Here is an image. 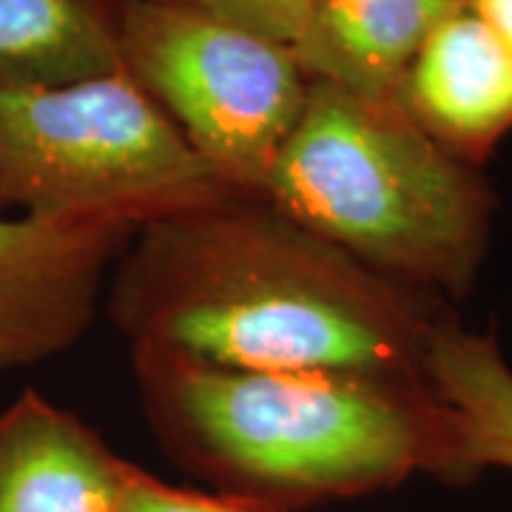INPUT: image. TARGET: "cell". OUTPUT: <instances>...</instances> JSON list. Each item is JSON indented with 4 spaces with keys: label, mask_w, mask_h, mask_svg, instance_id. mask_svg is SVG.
I'll return each mask as SVG.
<instances>
[{
    "label": "cell",
    "mask_w": 512,
    "mask_h": 512,
    "mask_svg": "<svg viewBox=\"0 0 512 512\" xmlns=\"http://www.w3.org/2000/svg\"><path fill=\"white\" fill-rule=\"evenodd\" d=\"M237 197L126 72L0 89V214L143 228Z\"/></svg>",
    "instance_id": "cell-4"
},
{
    "label": "cell",
    "mask_w": 512,
    "mask_h": 512,
    "mask_svg": "<svg viewBox=\"0 0 512 512\" xmlns=\"http://www.w3.org/2000/svg\"><path fill=\"white\" fill-rule=\"evenodd\" d=\"M131 461L29 390L0 413V512H114Z\"/></svg>",
    "instance_id": "cell-8"
},
{
    "label": "cell",
    "mask_w": 512,
    "mask_h": 512,
    "mask_svg": "<svg viewBox=\"0 0 512 512\" xmlns=\"http://www.w3.org/2000/svg\"><path fill=\"white\" fill-rule=\"evenodd\" d=\"M109 313L131 348L205 365L424 379L450 311L271 202L237 197L137 228L111 268Z\"/></svg>",
    "instance_id": "cell-1"
},
{
    "label": "cell",
    "mask_w": 512,
    "mask_h": 512,
    "mask_svg": "<svg viewBox=\"0 0 512 512\" xmlns=\"http://www.w3.org/2000/svg\"><path fill=\"white\" fill-rule=\"evenodd\" d=\"M134 231L117 220L0 214V373L83 339Z\"/></svg>",
    "instance_id": "cell-6"
},
{
    "label": "cell",
    "mask_w": 512,
    "mask_h": 512,
    "mask_svg": "<svg viewBox=\"0 0 512 512\" xmlns=\"http://www.w3.org/2000/svg\"><path fill=\"white\" fill-rule=\"evenodd\" d=\"M376 274L461 299L490 251L495 191L441 151L396 100L311 80L262 191Z\"/></svg>",
    "instance_id": "cell-3"
},
{
    "label": "cell",
    "mask_w": 512,
    "mask_h": 512,
    "mask_svg": "<svg viewBox=\"0 0 512 512\" xmlns=\"http://www.w3.org/2000/svg\"><path fill=\"white\" fill-rule=\"evenodd\" d=\"M128 6L131 0H0V89L123 72Z\"/></svg>",
    "instance_id": "cell-10"
},
{
    "label": "cell",
    "mask_w": 512,
    "mask_h": 512,
    "mask_svg": "<svg viewBox=\"0 0 512 512\" xmlns=\"http://www.w3.org/2000/svg\"><path fill=\"white\" fill-rule=\"evenodd\" d=\"M467 0H316L293 46L311 80L396 100L399 83L430 32Z\"/></svg>",
    "instance_id": "cell-9"
},
{
    "label": "cell",
    "mask_w": 512,
    "mask_h": 512,
    "mask_svg": "<svg viewBox=\"0 0 512 512\" xmlns=\"http://www.w3.org/2000/svg\"><path fill=\"white\" fill-rule=\"evenodd\" d=\"M165 3L200 9L288 46H296L299 37L305 35L316 6V0H165Z\"/></svg>",
    "instance_id": "cell-13"
},
{
    "label": "cell",
    "mask_w": 512,
    "mask_h": 512,
    "mask_svg": "<svg viewBox=\"0 0 512 512\" xmlns=\"http://www.w3.org/2000/svg\"><path fill=\"white\" fill-rule=\"evenodd\" d=\"M114 512H276L259 507L251 501H242L234 495L202 493L165 484L163 478L146 473L143 467L131 464L123 493Z\"/></svg>",
    "instance_id": "cell-12"
},
{
    "label": "cell",
    "mask_w": 512,
    "mask_h": 512,
    "mask_svg": "<svg viewBox=\"0 0 512 512\" xmlns=\"http://www.w3.org/2000/svg\"><path fill=\"white\" fill-rule=\"evenodd\" d=\"M120 52L185 143L242 197L262 200L311 92L296 49L191 6L131 0Z\"/></svg>",
    "instance_id": "cell-5"
},
{
    "label": "cell",
    "mask_w": 512,
    "mask_h": 512,
    "mask_svg": "<svg viewBox=\"0 0 512 512\" xmlns=\"http://www.w3.org/2000/svg\"><path fill=\"white\" fill-rule=\"evenodd\" d=\"M148 427L214 493L276 512L402 487L461 484L450 410L427 379L345 370H234L131 348Z\"/></svg>",
    "instance_id": "cell-2"
},
{
    "label": "cell",
    "mask_w": 512,
    "mask_h": 512,
    "mask_svg": "<svg viewBox=\"0 0 512 512\" xmlns=\"http://www.w3.org/2000/svg\"><path fill=\"white\" fill-rule=\"evenodd\" d=\"M467 3L512 52V0H467Z\"/></svg>",
    "instance_id": "cell-14"
},
{
    "label": "cell",
    "mask_w": 512,
    "mask_h": 512,
    "mask_svg": "<svg viewBox=\"0 0 512 512\" xmlns=\"http://www.w3.org/2000/svg\"><path fill=\"white\" fill-rule=\"evenodd\" d=\"M396 103L441 151L481 171L512 134V52L464 6L421 43Z\"/></svg>",
    "instance_id": "cell-7"
},
{
    "label": "cell",
    "mask_w": 512,
    "mask_h": 512,
    "mask_svg": "<svg viewBox=\"0 0 512 512\" xmlns=\"http://www.w3.org/2000/svg\"><path fill=\"white\" fill-rule=\"evenodd\" d=\"M424 379L450 410L461 484L484 470L512 473V367L493 333L441 319L424 356Z\"/></svg>",
    "instance_id": "cell-11"
}]
</instances>
